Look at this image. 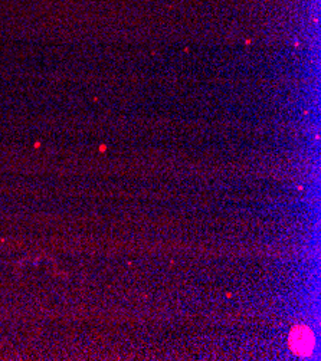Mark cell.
I'll list each match as a JSON object with an SVG mask.
<instances>
[{
  "label": "cell",
  "instance_id": "6da1fadb",
  "mask_svg": "<svg viewBox=\"0 0 321 361\" xmlns=\"http://www.w3.org/2000/svg\"><path fill=\"white\" fill-rule=\"evenodd\" d=\"M289 344L294 354L307 357L314 350V334L305 326H296L290 333Z\"/></svg>",
  "mask_w": 321,
  "mask_h": 361
}]
</instances>
